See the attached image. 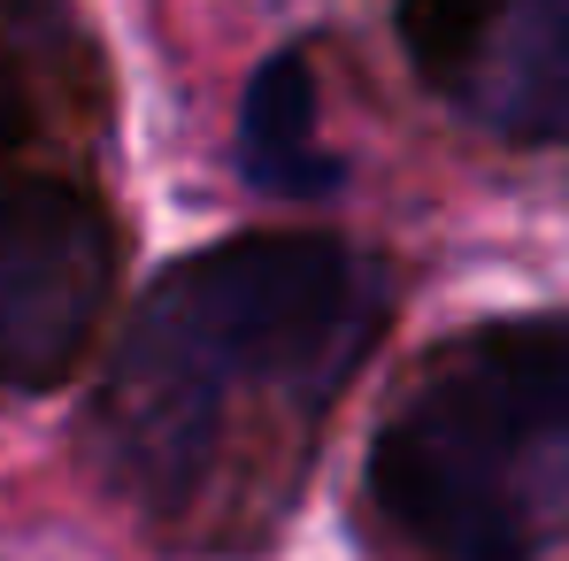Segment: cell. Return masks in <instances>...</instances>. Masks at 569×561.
<instances>
[{
  "mask_svg": "<svg viewBox=\"0 0 569 561\" xmlns=\"http://www.w3.org/2000/svg\"><path fill=\"white\" fill-rule=\"evenodd\" d=\"M385 323L378 270L339 239H223L154 284L93 400V454L162 523L284 492Z\"/></svg>",
  "mask_w": 569,
  "mask_h": 561,
  "instance_id": "cell-1",
  "label": "cell"
},
{
  "mask_svg": "<svg viewBox=\"0 0 569 561\" xmlns=\"http://www.w3.org/2000/svg\"><path fill=\"white\" fill-rule=\"evenodd\" d=\"M362 492L408 561H569V323H485L385 408Z\"/></svg>",
  "mask_w": 569,
  "mask_h": 561,
  "instance_id": "cell-2",
  "label": "cell"
},
{
  "mask_svg": "<svg viewBox=\"0 0 569 561\" xmlns=\"http://www.w3.org/2000/svg\"><path fill=\"white\" fill-rule=\"evenodd\" d=\"M116 284L108 216L78 186L0 178V400L62 384Z\"/></svg>",
  "mask_w": 569,
  "mask_h": 561,
  "instance_id": "cell-3",
  "label": "cell"
},
{
  "mask_svg": "<svg viewBox=\"0 0 569 561\" xmlns=\"http://www.w3.org/2000/svg\"><path fill=\"white\" fill-rule=\"evenodd\" d=\"M431 93L516 139L569 131V0H400Z\"/></svg>",
  "mask_w": 569,
  "mask_h": 561,
  "instance_id": "cell-4",
  "label": "cell"
},
{
  "mask_svg": "<svg viewBox=\"0 0 569 561\" xmlns=\"http://www.w3.org/2000/svg\"><path fill=\"white\" fill-rule=\"evenodd\" d=\"M239 170L262 192L284 200H316L339 186V154L316 131V70L300 47L270 54L247 78V108H239Z\"/></svg>",
  "mask_w": 569,
  "mask_h": 561,
  "instance_id": "cell-5",
  "label": "cell"
}]
</instances>
